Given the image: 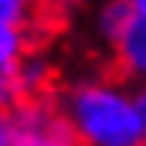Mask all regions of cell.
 <instances>
[{"mask_svg":"<svg viewBox=\"0 0 146 146\" xmlns=\"http://www.w3.org/2000/svg\"><path fill=\"white\" fill-rule=\"evenodd\" d=\"M61 112L82 146H146L136 88L115 78H78L61 95Z\"/></svg>","mask_w":146,"mask_h":146,"instance_id":"6da1fadb","label":"cell"},{"mask_svg":"<svg viewBox=\"0 0 146 146\" xmlns=\"http://www.w3.org/2000/svg\"><path fill=\"white\" fill-rule=\"evenodd\" d=\"M14 119H17L21 146H82L65 112L54 109L44 95L27 99L21 109H14Z\"/></svg>","mask_w":146,"mask_h":146,"instance_id":"7a4b0ae2","label":"cell"},{"mask_svg":"<svg viewBox=\"0 0 146 146\" xmlns=\"http://www.w3.org/2000/svg\"><path fill=\"white\" fill-rule=\"evenodd\" d=\"M119 72L133 82H146V17H133L122 37L112 44Z\"/></svg>","mask_w":146,"mask_h":146,"instance_id":"3957f363","label":"cell"},{"mask_svg":"<svg viewBox=\"0 0 146 146\" xmlns=\"http://www.w3.org/2000/svg\"><path fill=\"white\" fill-rule=\"evenodd\" d=\"M136 14H133V7H129V0H106L99 10H95V31L99 37L106 41V44H115L122 31L129 27V21H133Z\"/></svg>","mask_w":146,"mask_h":146,"instance_id":"277c9868","label":"cell"},{"mask_svg":"<svg viewBox=\"0 0 146 146\" xmlns=\"http://www.w3.org/2000/svg\"><path fill=\"white\" fill-rule=\"evenodd\" d=\"M31 51L24 21H0V72L21 65V58Z\"/></svg>","mask_w":146,"mask_h":146,"instance_id":"5b68a950","label":"cell"},{"mask_svg":"<svg viewBox=\"0 0 146 146\" xmlns=\"http://www.w3.org/2000/svg\"><path fill=\"white\" fill-rule=\"evenodd\" d=\"M17 72H21V82H24V92H27V99H41V95H48V88H51V65H48V58L44 54H24L21 58V65H17Z\"/></svg>","mask_w":146,"mask_h":146,"instance_id":"8992f818","label":"cell"},{"mask_svg":"<svg viewBox=\"0 0 146 146\" xmlns=\"http://www.w3.org/2000/svg\"><path fill=\"white\" fill-rule=\"evenodd\" d=\"M27 102V92H24V82H21V72L17 65L14 68H3L0 72V109L3 112H14Z\"/></svg>","mask_w":146,"mask_h":146,"instance_id":"52a82bcc","label":"cell"},{"mask_svg":"<svg viewBox=\"0 0 146 146\" xmlns=\"http://www.w3.org/2000/svg\"><path fill=\"white\" fill-rule=\"evenodd\" d=\"M0 146H21L17 119H14V112H3V109H0Z\"/></svg>","mask_w":146,"mask_h":146,"instance_id":"ba28073f","label":"cell"},{"mask_svg":"<svg viewBox=\"0 0 146 146\" xmlns=\"http://www.w3.org/2000/svg\"><path fill=\"white\" fill-rule=\"evenodd\" d=\"M31 3L27 0H0V21H27Z\"/></svg>","mask_w":146,"mask_h":146,"instance_id":"9c48e42d","label":"cell"},{"mask_svg":"<svg viewBox=\"0 0 146 146\" xmlns=\"http://www.w3.org/2000/svg\"><path fill=\"white\" fill-rule=\"evenodd\" d=\"M136 102H139V112L146 119V82H136Z\"/></svg>","mask_w":146,"mask_h":146,"instance_id":"30bf717a","label":"cell"},{"mask_svg":"<svg viewBox=\"0 0 146 146\" xmlns=\"http://www.w3.org/2000/svg\"><path fill=\"white\" fill-rule=\"evenodd\" d=\"M129 7H133L136 17H146V0H129Z\"/></svg>","mask_w":146,"mask_h":146,"instance_id":"8fae6325","label":"cell"},{"mask_svg":"<svg viewBox=\"0 0 146 146\" xmlns=\"http://www.w3.org/2000/svg\"><path fill=\"white\" fill-rule=\"evenodd\" d=\"M27 3H31V7H34V0H27Z\"/></svg>","mask_w":146,"mask_h":146,"instance_id":"7c38bea8","label":"cell"}]
</instances>
